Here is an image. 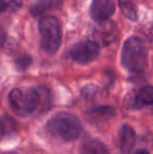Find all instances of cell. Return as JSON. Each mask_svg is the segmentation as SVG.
I'll list each match as a JSON object with an SVG mask.
<instances>
[{"label": "cell", "mask_w": 153, "mask_h": 154, "mask_svg": "<svg viewBox=\"0 0 153 154\" xmlns=\"http://www.w3.org/2000/svg\"><path fill=\"white\" fill-rule=\"evenodd\" d=\"M46 132L56 140L72 142L81 135L82 124L75 114L69 112H58L48 120L45 126Z\"/></svg>", "instance_id": "6da1fadb"}, {"label": "cell", "mask_w": 153, "mask_h": 154, "mask_svg": "<svg viewBox=\"0 0 153 154\" xmlns=\"http://www.w3.org/2000/svg\"><path fill=\"white\" fill-rule=\"evenodd\" d=\"M123 66L133 73H139L147 68V48L137 37H130L124 43L121 58Z\"/></svg>", "instance_id": "7a4b0ae2"}, {"label": "cell", "mask_w": 153, "mask_h": 154, "mask_svg": "<svg viewBox=\"0 0 153 154\" xmlns=\"http://www.w3.org/2000/svg\"><path fill=\"white\" fill-rule=\"evenodd\" d=\"M8 102L14 113L25 118L37 110L41 95L36 88H15L8 94Z\"/></svg>", "instance_id": "3957f363"}, {"label": "cell", "mask_w": 153, "mask_h": 154, "mask_svg": "<svg viewBox=\"0 0 153 154\" xmlns=\"http://www.w3.org/2000/svg\"><path fill=\"white\" fill-rule=\"evenodd\" d=\"M39 32L42 48L50 55L57 53L62 41V29L59 20L53 16L44 17L39 23Z\"/></svg>", "instance_id": "277c9868"}, {"label": "cell", "mask_w": 153, "mask_h": 154, "mask_svg": "<svg viewBox=\"0 0 153 154\" xmlns=\"http://www.w3.org/2000/svg\"><path fill=\"white\" fill-rule=\"evenodd\" d=\"M100 55V45L96 41L84 40L72 46L69 56L79 64H87L92 62Z\"/></svg>", "instance_id": "5b68a950"}, {"label": "cell", "mask_w": 153, "mask_h": 154, "mask_svg": "<svg viewBox=\"0 0 153 154\" xmlns=\"http://www.w3.org/2000/svg\"><path fill=\"white\" fill-rule=\"evenodd\" d=\"M115 11V0H92L90 15L98 23L107 21Z\"/></svg>", "instance_id": "8992f818"}, {"label": "cell", "mask_w": 153, "mask_h": 154, "mask_svg": "<svg viewBox=\"0 0 153 154\" xmlns=\"http://www.w3.org/2000/svg\"><path fill=\"white\" fill-rule=\"evenodd\" d=\"M136 140V134L131 126L123 125L118 130V149L123 154H129Z\"/></svg>", "instance_id": "52a82bcc"}, {"label": "cell", "mask_w": 153, "mask_h": 154, "mask_svg": "<svg viewBox=\"0 0 153 154\" xmlns=\"http://www.w3.org/2000/svg\"><path fill=\"white\" fill-rule=\"evenodd\" d=\"M96 35L103 45H107L115 41V39L118 35V31L113 22L105 21V22L100 23V26L96 29Z\"/></svg>", "instance_id": "ba28073f"}, {"label": "cell", "mask_w": 153, "mask_h": 154, "mask_svg": "<svg viewBox=\"0 0 153 154\" xmlns=\"http://www.w3.org/2000/svg\"><path fill=\"white\" fill-rule=\"evenodd\" d=\"M153 103V88L152 86L147 85L141 88L133 97L131 102V108L141 109L145 106H150Z\"/></svg>", "instance_id": "9c48e42d"}, {"label": "cell", "mask_w": 153, "mask_h": 154, "mask_svg": "<svg viewBox=\"0 0 153 154\" xmlns=\"http://www.w3.org/2000/svg\"><path fill=\"white\" fill-rule=\"evenodd\" d=\"M79 152L80 154H109L107 147L96 140H90L85 142L80 147Z\"/></svg>", "instance_id": "30bf717a"}, {"label": "cell", "mask_w": 153, "mask_h": 154, "mask_svg": "<svg viewBox=\"0 0 153 154\" xmlns=\"http://www.w3.org/2000/svg\"><path fill=\"white\" fill-rule=\"evenodd\" d=\"M61 0H37L32 5L31 12L34 16H38V15H41L47 11L51 10V8H56V6L61 5Z\"/></svg>", "instance_id": "8fae6325"}, {"label": "cell", "mask_w": 153, "mask_h": 154, "mask_svg": "<svg viewBox=\"0 0 153 154\" xmlns=\"http://www.w3.org/2000/svg\"><path fill=\"white\" fill-rule=\"evenodd\" d=\"M88 116H90L91 120L94 121L108 120L111 116H115V109L109 107V106H101V107L93 108V109L89 110Z\"/></svg>", "instance_id": "7c38bea8"}, {"label": "cell", "mask_w": 153, "mask_h": 154, "mask_svg": "<svg viewBox=\"0 0 153 154\" xmlns=\"http://www.w3.org/2000/svg\"><path fill=\"white\" fill-rule=\"evenodd\" d=\"M17 128V123L8 116H0V138L12 133Z\"/></svg>", "instance_id": "4fadbf2b"}, {"label": "cell", "mask_w": 153, "mask_h": 154, "mask_svg": "<svg viewBox=\"0 0 153 154\" xmlns=\"http://www.w3.org/2000/svg\"><path fill=\"white\" fill-rule=\"evenodd\" d=\"M118 2H120L121 10H122L124 16L132 21H136L139 16H137V11L135 8L134 4L129 0H118Z\"/></svg>", "instance_id": "5bb4252c"}, {"label": "cell", "mask_w": 153, "mask_h": 154, "mask_svg": "<svg viewBox=\"0 0 153 154\" xmlns=\"http://www.w3.org/2000/svg\"><path fill=\"white\" fill-rule=\"evenodd\" d=\"M22 6V0H0V13L15 12Z\"/></svg>", "instance_id": "9a60e30c"}, {"label": "cell", "mask_w": 153, "mask_h": 154, "mask_svg": "<svg viewBox=\"0 0 153 154\" xmlns=\"http://www.w3.org/2000/svg\"><path fill=\"white\" fill-rule=\"evenodd\" d=\"M31 64H32V58L29 55H26V54L19 56L16 59V66L20 70H25V69L31 66Z\"/></svg>", "instance_id": "2e32d148"}, {"label": "cell", "mask_w": 153, "mask_h": 154, "mask_svg": "<svg viewBox=\"0 0 153 154\" xmlns=\"http://www.w3.org/2000/svg\"><path fill=\"white\" fill-rule=\"evenodd\" d=\"M96 87L93 85H87L85 86V87L83 88V90H82V93H83V95L85 97H92V95L96 93Z\"/></svg>", "instance_id": "e0dca14e"}, {"label": "cell", "mask_w": 153, "mask_h": 154, "mask_svg": "<svg viewBox=\"0 0 153 154\" xmlns=\"http://www.w3.org/2000/svg\"><path fill=\"white\" fill-rule=\"evenodd\" d=\"M134 154H150V153L148 152L147 150H145V149H139V150H137Z\"/></svg>", "instance_id": "ac0fdd59"}, {"label": "cell", "mask_w": 153, "mask_h": 154, "mask_svg": "<svg viewBox=\"0 0 153 154\" xmlns=\"http://www.w3.org/2000/svg\"><path fill=\"white\" fill-rule=\"evenodd\" d=\"M0 154H18L16 152H6V153H0Z\"/></svg>", "instance_id": "d6986e66"}]
</instances>
